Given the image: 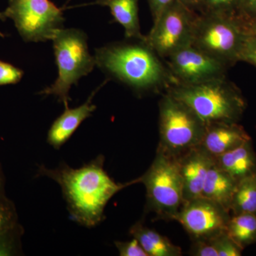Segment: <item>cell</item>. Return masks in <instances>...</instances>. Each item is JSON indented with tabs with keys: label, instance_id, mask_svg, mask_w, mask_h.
<instances>
[{
	"label": "cell",
	"instance_id": "6da1fadb",
	"mask_svg": "<svg viewBox=\"0 0 256 256\" xmlns=\"http://www.w3.org/2000/svg\"><path fill=\"white\" fill-rule=\"evenodd\" d=\"M104 156H99L76 169L66 163L55 169L44 165L38 168V176L54 180L62 188L72 220L87 228L98 225L104 220V210L111 198L134 184L116 182L104 170Z\"/></svg>",
	"mask_w": 256,
	"mask_h": 256
},
{
	"label": "cell",
	"instance_id": "7a4b0ae2",
	"mask_svg": "<svg viewBox=\"0 0 256 256\" xmlns=\"http://www.w3.org/2000/svg\"><path fill=\"white\" fill-rule=\"evenodd\" d=\"M96 64L139 95L166 92L176 82L146 40L114 42L96 50Z\"/></svg>",
	"mask_w": 256,
	"mask_h": 256
},
{
	"label": "cell",
	"instance_id": "3957f363",
	"mask_svg": "<svg viewBox=\"0 0 256 256\" xmlns=\"http://www.w3.org/2000/svg\"><path fill=\"white\" fill-rule=\"evenodd\" d=\"M166 92L182 101L206 124L239 122L246 109L242 92L227 77L198 85H175Z\"/></svg>",
	"mask_w": 256,
	"mask_h": 256
},
{
	"label": "cell",
	"instance_id": "277c9868",
	"mask_svg": "<svg viewBox=\"0 0 256 256\" xmlns=\"http://www.w3.org/2000/svg\"><path fill=\"white\" fill-rule=\"evenodd\" d=\"M52 40L58 77L52 85L40 94L54 96L66 108L70 100V88L94 70L95 57L89 53L87 36L82 30L63 28L56 33Z\"/></svg>",
	"mask_w": 256,
	"mask_h": 256
},
{
	"label": "cell",
	"instance_id": "5b68a950",
	"mask_svg": "<svg viewBox=\"0 0 256 256\" xmlns=\"http://www.w3.org/2000/svg\"><path fill=\"white\" fill-rule=\"evenodd\" d=\"M206 124L182 101L165 92L159 102V144L156 150L180 158L200 146Z\"/></svg>",
	"mask_w": 256,
	"mask_h": 256
},
{
	"label": "cell",
	"instance_id": "8992f818",
	"mask_svg": "<svg viewBox=\"0 0 256 256\" xmlns=\"http://www.w3.org/2000/svg\"><path fill=\"white\" fill-rule=\"evenodd\" d=\"M134 183H142L146 188L148 212L160 220H172L182 207L183 184L176 158L156 150L150 168Z\"/></svg>",
	"mask_w": 256,
	"mask_h": 256
},
{
	"label": "cell",
	"instance_id": "52a82bcc",
	"mask_svg": "<svg viewBox=\"0 0 256 256\" xmlns=\"http://www.w3.org/2000/svg\"><path fill=\"white\" fill-rule=\"evenodd\" d=\"M246 35L240 18L198 13L192 45L230 67L239 62Z\"/></svg>",
	"mask_w": 256,
	"mask_h": 256
},
{
	"label": "cell",
	"instance_id": "ba28073f",
	"mask_svg": "<svg viewBox=\"0 0 256 256\" xmlns=\"http://www.w3.org/2000/svg\"><path fill=\"white\" fill-rule=\"evenodd\" d=\"M26 42H46L64 28L63 10L50 0H9L4 12Z\"/></svg>",
	"mask_w": 256,
	"mask_h": 256
},
{
	"label": "cell",
	"instance_id": "9c48e42d",
	"mask_svg": "<svg viewBox=\"0 0 256 256\" xmlns=\"http://www.w3.org/2000/svg\"><path fill=\"white\" fill-rule=\"evenodd\" d=\"M198 13L174 0L152 25L146 42L164 60L174 52L192 44L194 28Z\"/></svg>",
	"mask_w": 256,
	"mask_h": 256
},
{
	"label": "cell",
	"instance_id": "30bf717a",
	"mask_svg": "<svg viewBox=\"0 0 256 256\" xmlns=\"http://www.w3.org/2000/svg\"><path fill=\"white\" fill-rule=\"evenodd\" d=\"M176 85H198L226 76L230 67L190 45L164 60Z\"/></svg>",
	"mask_w": 256,
	"mask_h": 256
},
{
	"label": "cell",
	"instance_id": "8fae6325",
	"mask_svg": "<svg viewBox=\"0 0 256 256\" xmlns=\"http://www.w3.org/2000/svg\"><path fill=\"white\" fill-rule=\"evenodd\" d=\"M230 213L224 206L205 198L185 202L175 217L192 240L210 239L226 232Z\"/></svg>",
	"mask_w": 256,
	"mask_h": 256
},
{
	"label": "cell",
	"instance_id": "7c38bea8",
	"mask_svg": "<svg viewBox=\"0 0 256 256\" xmlns=\"http://www.w3.org/2000/svg\"><path fill=\"white\" fill-rule=\"evenodd\" d=\"M178 160L182 180L184 203L202 197L207 173L214 163V156L200 146Z\"/></svg>",
	"mask_w": 256,
	"mask_h": 256
},
{
	"label": "cell",
	"instance_id": "4fadbf2b",
	"mask_svg": "<svg viewBox=\"0 0 256 256\" xmlns=\"http://www.w3.org/2000/svg\"><path fill=\"white\" fill-rule=\"evenodd\" d=\"M252 138L239 122H217L206 124L200 146L213 156L232 150Z\"/></svg>",
	"mask_w": 256,
	"mask_h": 256
},
{
	"label": "cell",
	"instance_id": "5bb4252c",
	"mask_svg": "<svg viewBox=\"0 0 256 256\" xmlns=\"http://www.w3.org/2000/svg\"><path fill=\"white\" fill-rule=\"evenodd\" d=\"M100 88L92 92L82 105L72 109L69 108L68 106L65 108L63 114L56 119L48 130L47 142L50 146L60 150L73 136L80 124L92 116L96 109V106L92 102V98Z\"/></svg>",
	"mask_w": 256,
	"mask_h": 256
},
{
	"label": "cell",
	"instance_id": "9a60e30c",
	"mask_svg": "<svg viewBox=\"0 0 256 256\" xmlns=\"http://www.w3.org/2000/svg\"><path fill=\"white\" fill-rule=\"evenodd\" d=\"M216 164L236 182L256 172V153L252 140L242 146L214 156Z\"/></svg>",
	"mask_w": 256,
	"mask_h": 256
},
{
	"label": "cell",
	"instance_id": "2e32d148",
	"mask_svg": "<svg viewBox=\"0 0 256 256\" xmlns=\"http://www.w3.org/2000/svg\"><path fill=\"white\" fill-rule=\"evenodd\" d=\"M100 5L110 10L114 22L122 25L128 40H146L140 32L138 0H96L86 5Z\"/></svg>",
	"mask_w": 256,
	"mask_h": 256
},
{
	"label": "cell",
	"instance_id": "e0dca14e",
	"mask_svg": "<svg viewBox=\"0 0 256 256\" xmlns=\"http://www.w3.org/2000/svg\"><path fill=\"white\" fill-rule=\"evenodd\" d=\"M237 182L214 163L208 173L202 190L203 197L220 204L230 212V202Z\"/></svg>",
	"mask_w": 256,
	"mask_h": 256
},
{
	"label": "cell",
	"instance_id": "ac0fdd59",
	"mask_svg": "<svg viewBox=\"0 0 256 256\" xmlns=\"http://www.w3.org/2000/svg\"><path fill=\"white\" fill-rule=\"evenodd\" d=\"M132 238L137 239L148 256H181V248L154 229L138 222L130 229Z\"/></svg>",
	"mask_w": 256,
	"mask_h": 256
},
{
	"label": "cell",
	"instance_id": "d6986e66",
	"mask_svg": "<svg viewBox=\"0 0 256 256\" xmlns=\"http://www.w3.org/2000/svg\"><path fill=\"white\" fill-rule=\"evenodd\" d=\"M230 213L256 214V172L237 182L230 202Z\"/></svg>",
	"mask_w": 256,
	"mask_h": 256
},
{
	"label": "cell",
	"instance_id": "ffe728a7",
	"mask_svg": "<svg viewBox=\"0 0 256 256\" xmlns=\"http://www.w3.org/2000/svg\"><path fill=\"white\" fill-rule=\"evenodd\" d=\"M226 234L242 250L256 242V214L230 216Z\"/></svg>",
	"mask_w": 256,
	"mask_h": 256
},
{
	"label": "cell",
	"instance_id": "44dd1931",
	"mask_svg": "<svg viewBox=\"0 0 256 256\" xmlns=\"http://www.w3.org/2000/svg\"><path fill=\"white\" fill-rule=\"evenodd\" d=\"M22 226L16 223L0 232V256L20 255Z\"/></svg>",
	"mask_w": 256,
	"mask_h": 256
},
{
	"label": "cell",
	"instance_id": "7402d4cb",
	"mask_svg": "<svg viewBox=\"0 0 256 256\" xmlns=\"http://www.w3.org/2000/svg\"><path fill=\"white\" fill-rule=\"evenodd\" d=\"M240 4L242 0H202L200 13L240 18Z\"/></svg>",
	"mask_w": 256,
	"mask_h": 256
},
{
	"label": "cell",
	"instance_id": "603a6c76",
	"mask_svg": "<svg viewBox=\"0 0 256 256\" xmlns=\"http://www.w3.org/2000/svg\"><path fill=\"white\" fill-rule=\"evenodd\" d=\"M18 222L16 207L4 192H0V232Z\"/></svg>",
	"mask_w": 256,
	"mask_h": 256
},
{
	"label": "cell",
	"instance_id": "cb8c5ba5",
	"mask_svg": "<svg viewBox=\"0 0 256 256\" xmlns=\"http://www.w3.org/2000/svg\"><path fill=\"white\" fill-rule=\"evenodd\" d=\"M217 250L218 256H240L242 249L228 236L226 232L210 238Z\"/></svg>",
	"mask_w": 256,
	"mask_h": 256
},
{
	"label": "cell",
	"instance_id": "d4e9b609",
	"mask_svg": "<svg viewBox=\"0 0 256 256\" xmlns=\"http://www.w3.org/2000/svg\"><path fill=\"white\" fill-rule=\"evenodd\" d=\"M23 76L22 69L0 60V86L18 84Z\"/></svg>",
	"mask_w": 256,
	"mask_h": 256
},
{
	"label": "cell",
	"instance_id": "484cf974",
	"mask_svg": "<svg viewBox=\"0 0 256 256\" xmlns=\"http://www.w3.org/2000/svg\"><path fill=\"white\" fill-rule=\"evenodd\" d=\"M239 62H246L256 67V34L247 33L239 56Z\"/></svg>",
	"mask_w": 256,
	"mask_h": 256
},
{
	"label": "cell",
	"instance_id": "4316f807",
	"mask_svg": "<svg viewBox=\"0 0 256 256\" xmlns=\"http://www.w3.org/2000/svg\"><path fill=\"white\" fill-rule=\"evenodd\" d=\"M114 245L120 256H148L142 246L134 238L128 242H116Z\"/></svg>",
	"mask_w": 256,
	"mask_h": 256
},
{
	"label": "cell",
	"instance_id": "83f0119b",
	"mask_svg": "<svg viewBox=\"0 0 256 256\" xmlns=\"http://www.w3.org/2000/svg\"><path fill=\"white\" fill-rule=\"evenodd\" d=\"M190 255L194 256H218L216 249L210 239L192 240Z\"/></svg>",
	"mask_w": 256,
	"mask_h": 256
},
{
	"label": "cell",
	"instance_id": "f1b7e54d",
	"mask_svg": "<svg viewBox=\"0 0 256 256\" xmlns=\"http://www.w3.org/2000/svg\"><path fill=\"white\" fill-rule=\"evenodd\" d=\"M174 0H148L152 16L153 24L158 21L164 10Z\"/></svg>",
	"mask_w": 256,
	"mask_h": 256
},
{
	"label": "cell",
	"instance_id": "f546056e",
	"mask_svg": "<svg viewBox=\"0 0 256 256\" xmlns=\"http://www.w3.org/2000/svg\"><path fill=\"white\" fill-rule=\"evenodd\" d=\"M256 18V0H242L240 18L242 21Z\"/></svg>",
	"mask_w": 256,
	"mask_h": 256
},
{
	"label": "cell",
	"instance_id": "4dcf8cb0",
	"mask_svg": "<svg viewBox=\"0 0 256 256\" xmlns=\"http://www.w3.org/2000/svg\"><path fill=\"white\" fill-rule=\"evenodd\" d=\"M180 2L182 3L185 6H188L190 10L200 13L201 8L202 0H178Z\"/></svg>",
	"mask_w": 256,
	"mask_h": 256
},
{
	"label": "cell",
	"instance_id": "1f68e13d",
	"mask_svg": "<svg viewBox=\"0 0 256 256\" xmlns=\"http://www.w3.org/2000/svg\"><path fill=\"white\" fill-rule=\"evenodd\" d=\"M242 22L247 33L256 34V18Z\"/></svg>",
	"mask_w": 256,
	"mask_h": 256
},
{
	"label": "cell",
	"instance_id": "d6a6232c",
	"mask_svg": "<svg viewBox=\"0 0 256 256\" xmlns=\"http://www.w3.org/2000/svg\"><path fill=\"white\" fill-rule=\"evenodd\" d=\"M0 192H4V178L0 168Z\"/></svg>",
	"mask_w": 256,
	"mask_h": 256
},
{
	"label": "cell",
	"instance_id": "836d02e7",
	"mask_svg": "<svg viewBox=\"0 0 256 256\" xmlns=\"http://www.w3.org/2000/svg\"><path fill=\"white\" fill-rule=\"evenodd\" d=\"M0 20H6V18H5L4 13L0 12Z\"/></svg>",
	"mask_w": 256,
	"mask_h": 256
}]
</instances>
